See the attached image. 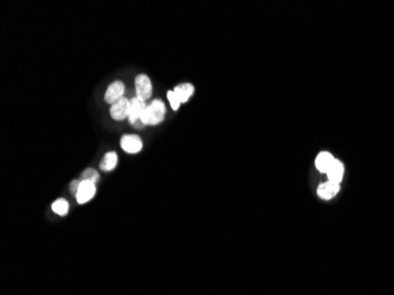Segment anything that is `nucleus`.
Returning a JSON list of instances; mask_svg holds the SVG:
<instances>
[{
	"label": "nucleus",
	"mask_w": 394,
	"mask_h": 295,
	"mask_svg": "<svg viewBox=\"0 0 394 295\" xmlns=\"http://www.w3.org/2000/svg\"><path fill=\"white\" fill-rule=\"evenodd\" d=\"M165 117V105L159 99H155L147 105L142 114L141 121L144 125H157L163 122Z\"/></svg>",
	"instance_id": "obj_1"
},
{
	"label": "nucleus",
	"mask_w": 394,
	"mask_h": 295,
	"mask_svg": "<svg viewBox=\"0 0 394 295\" xmlns=\"http://www.w3.org/2000/svg\"><path fill=\"white\" fill-rule=\"evenodd\" d=\"M135 87H136L137 98H139L143 102L151 98V94H153V85H151L150 78L147 76V74H138V76L136 77Z\"/></svg>",
	"instance_id": "obj_2"
},
{
	"label": "nucleus",
	"mask_w": 394,
	"mask_h": 295,
	"mask_svg": "<svg viewBox=\"0 0 394 295\" xmlns=\"http://www.w3.org/2000/svg\"><path fill=\"white\" fill-rule=\"evenodd\" d=\"M130 113V101L128 98H123L113 103L110 108V114L116 121H123L125 118H129Z\"/></svg>",
	"instance_id": "obj_3"
},
{
	"label": "nucleus",
	"mask_w": 394,
	"mask_h": 295,
	"mask_svg": "<svg viewBox=\"0 0 394 295\" xmlns=\"http://www.w3.org/2000/svg\"><path fill=\"white\" fill-rule=\"evenodd\" d=\"M96 194V185L95 183L90 182V181H82L81 180V185H79L78 191H77L76 199L77 202L79 204H84L90 201Z\"/></svg>",
	"instance_id": "obj_4"
},
{
	"label": "nucleus",
	"mask_w": 394,
	"mask_h": 295,
	"mask_svg": "<svg viewBox=\"0 0 394 295\" xmlns=\"http://www.w3.org/2000/svg\"><path fill=\"white\" fill-rule=\"evenodd\" d=\"M122 149L128 154H137L142 150V139L137 135H124L121 139Z\"/></svg>",
	"instance_id": "obj_5"
},
{
	"label": "nucleus",
	"mask_w": 394,
	"mask_h": 295,
	"mask_svg": "<svg viewBox=\"0 0 394 295\" xmlns=\"http://www.w3.org/2000/svg\"><path fill=\"white\" fill-rule=\"evenodd\" d=\"M124 90L125 87L122 82L119 81L113 82L112 84H110L109 88L107 89V92H105V101L112 105L113 103H116L117 101L123 98Z\"/></svg>",
	"instance_id": "obj_6"
},
{
	"label": "nucleus",
	"mask_w": 394,
	"mask_h": 295,
	"mask_svg": "<svg viewBox=\"0 0 394 295\" xmlns=\"http://www.w3.org/2000/svg\"><path fill=\"white\" fill-rule=\"evenodd\" d=\"M145 108H147V104L145 102L141 101L139 98H131L130 99V113H129V122L131 124L137 121H141L142 114L144 113Z\"/></svg>",
	"instance_id": "obj_7"
},
{
	"label": "nucleus",
	"mask_w": 394,
	"mask_h": 295,
	"mask_svg": "<svg viewBox=\"0 0 394 295\" xmlns=\"http://www.w3.org/2000/svg\"><path fill=\"white\" fill-rule=\"evenodd\" d=\"M339 191H340V184L330 181L322 183V184H320L318 188V195L324 200L333 199L334 196L338 195Z\"/></svg>",
	"instance_id": "obj_8"
},
{
	"label": "nucleus",
	"mask_w": 394,
	"mask_h": 295,
	"mask_svg": "<svg viewBox=\"0 0 394 295\" xmlns=\"http://www.w3.org/2000/svg\"><path fill=\"white\" fill-rule=\"evenodd\" d=\"M344 174H345V167L342 164V162L335 159L332 164V167L329 168V170L327 171V176H328V181L338 183L340 184L344 179Z\"/></svg>",
	"instance_id": "obj_9"
},
{
	"label": "nucleus",
	"mask_w": 394,
	"mask_h": 295,
	"mask_svg": "<svg viewBox=\"0 0 394 295\" xmlns=\"http://www.w3.org/2000/svg\"><path fill=\"white\" fill-rule=\"evenodd\" d=\"M334 161H335V159L332 156V154L324 151V153H320L318 155V157H316L315 167L319 171H321V173L327 174V171L329 170L330 167H332Z\"/></svg>",
	"instance_id": "obj_10"
},
{
	"label": "nucleus",
	"mask_w": 394,
	"mask_h": 295,
	"mask_svg": "<svg viewBox=\"0 0 394 295\" xmlns=\"http://www.w3.org/2000/svg\"><path fill=\"white\" fill-rule=\"evenodd\" d=\"M194 90H195V89H194L193 85L189 84V83H183V84L177 85L175 90H174V92H175L176 96L178 97L179 102L185 103L191 96H193Z\"/></svg>",
	"instance_id": "obj_11"
},
{
	"label": "nucleus",
	"mask_w": 394,
	"mask_h": 295,
	"mask_svg": "<svg viewBox=\"0 0 394 295\" xmlns=\"http://www.w3.org/2000/svg\"><path fill=\"white\" fill-rule=\"evenodd\" d=\"M117 161H118V159H117V154L115 153V151H110V153L105 154L104 159H102L99 167H101L102 170H104V171H111L116 168Z\"/></svg>",
	"instance_id": "obj_12"
},
{
	"label": "nucleus",
	"mask_w": 394,
	"mask_h": 295,
	"mask_svg": "<svg viewBox=\"0 0 394 295\" xmlns=\"http://www.w3.org/2000/svg\"><path fill=\"white\" fill-rule=\"evenodd\" d=\"M52 210L56 214L61 215V216H65L68 211V203L65 199H58L57 201L53 202Z\"/></svg>",
	"instance_id": "obj_13"
},
{
	"label": "nucleus",
	"mask_w": 394,
	"mask_h": 295,
	"mask_svg": "<svg viewBox=\"0 0 394 295\" xmlns=\"http://www.w3.org/2000/svg\"><path fill=\"white\" fill-rule=\"evenodd\" d=\"M99 180V174L96 169L88 168L82 173V181H90L92 183H96Z\"/></svg>",
	"instance_id": "obj_14"
},
{
	"label": "nucleus",
	"mask_w": 394,
	"mask_h": 295,
	"mask_svg": "<svg viewBox=\"0 0 394 295\" xmlns=\"http://www.w3.org/2000/svg\"><path fill=\"white\" fill-rule=\"evenodd\" d=\"M167 97H168V99H169L170 105H171V108H173V110H175V111L178 110L181 102H179L178 97L176 96V93L174 92V91H168Z\"/></svg>",
	"instance_id": "obj_15"
},
{
	"label": "nucleus",
	"mask_w": 394,
	"mask_h": 295,
	"mask_svg": "<svg viewBox=\"0 0 394 295\" xmlns=\"http://www.w3.org/2000/svg\"><path fill=\"white\" fill-rule=\"evenodd\" d=\"M79 185H81V181H77V180H75V181L71 182V184H70V190H71V193L77 195V191H78Z\"/></svg>",
	"instance_id": "obj_16"
}]
</instances>
